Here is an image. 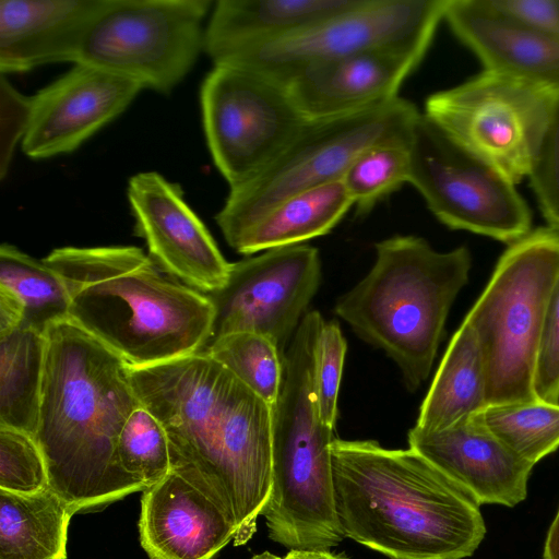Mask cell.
Segmentation results:
<instances>
[{
	"label": "cell",
	"mask_w": 559,
	"mask_h": 559,
	"mask_svg": "<svg viewBox=\"0 0 559 559\" xmlns=\"http://www.w3.org/2000/svg\"><path fill=\"white\" fill-rule=\"evenodd\" d=\"M140 403L163 426L170 472L235 524V545L255 532L272 488V406L204 350L130 368Z\"/></svg>",
	"instance_id": "cell-1"
},
{
	"label": "cell",
	"mask_w": 559,
	"mask_h": 559,
	"mask_svg": "<svg viewBox=\"0 0 559 559\" xmlns=\"http://www.w3.org/2000/svg\"><path fill=\"white\" fill-rule=\"evenodd\" d=\"M34 439L48 488L73 513L103 509L146 488L117 460L119 435L141 405L130 367L70 319L50 325Z\"/></svg>",
	"instance_id": "cell-2"
},
{
	"label": "cell",
	"mask_w": 559,
	"mask_h": 559,
	"mask_svg": "<svg viewBox=\"0 0 559 559\" xmlns=\"http://www.w3.org/2000/svg\"><path fill=\"white\" fill-rule=\"evenodd\" d=\"M331 457L345 538L391 559H464L483 542L480 504L415 450L334 438Z\"/></svg>",
	"instance_id": "cell-3"
},
{
	"label": "cell",
	"mask_w": 559,
	"mask_h": 559,
	"mask_svg": "<svg viewBox=\"0 0 559 559\" xmlns=\"http://www.w3.org/2000/svg\"><path fill=\"white\" fill-rule=\"evenodd\" d=\"M43 261L62 278L69 318L130 368L202 352L214 306L133 246L62 247Z\"/></svg>",
	"instance_id": "cell-4"
},
{
	"label": "cell",
	"mask_w": 559,
	"mask_h": 559,
	"mask_svg": "<svg viewBox=\"0 0 559 559\" xmlns=\"http://www.w3.org/2000/svg\"><path fill=\"white\" fill-rule=\"evenodd\" d=\"M469 250H435L417 236L376 243L368 274L341 296L334 312L366 343L382 349L415 391L428 378L450 308L467 284Z\"/></svg>",
	"instance_id": "cell-5"
},
{
	"label": "cell",
	"mask_w": 559,
	"mask_h": 559,
	"mask_svg": "<svg viewBox=\"0 0 559 559\" xmlns=\"http://www.w3.org/2000/svg\"><path fill=\"white\" fill-rule=\"evenodd\" d=\"M323 323L318 311L302 318L283 356L272 406V488L261 515L269 537L289 550H329L345 538L334 503V430L320 420L314 383Z\"/></svg>",
	"instance_id": "cell-6"
},
{
	"label": "cell",
	"mask_w": 559,
	"mask_h": 559,
	"mask_svg": "<svg viewBox=\"0 0 559 559\" xmlns=\"http://www.w3.org/2000/svg\"><path fill=\"white\" fill-rule=\"evenodd\" d=\"M558 275L559 231L533 229L509 245L466 314L485 361L487 406L538 399L536 365Z\"/></svg>",
	"instance_id": "cell-7"
},
{
	"label": "cell",
	"mask_w": 559,
	"mask_h": 559,
	"mask_svg": "<svg viewBox=\"0 0 559 559\" xmlns=\"http://www.w3.org/2000/svg\"><path fill=\"white\" fill-rule=\"evenodd\" d=\"M420 112L397 96L340 117L307 120L257 175L229 188L216 223L227 242L271 207L296 193L341 181L354 159L384 142H411Z\"/></svg>",
	"instance_id": "cell-8"
},
{
	"label": "cell",
	"mask_w": 559,
	"mask_h": 559,
	"mask_svg": "<svg viewBox=\"0 0 559 559\" xmlns=\"http://www.w3.org/2000/svg\"><path fill=\"white\" fill-rule=\"evenodd\" d=\"M210 0H107L87 27L76 63L169 93L204 49Z\"/></svg>",
	"instance_id": "cell-9"
},
{
	"label": "cell",
	"mask_w": 559,
	"mask_h": 559,
	"mask_svg": "<svg viewBox=\"0 0 559 559\" xmlns=\"http://www.w3.org/2000/svg\"><path fill=\"white\" fill-rule=\"evenodd\" d=\"M559 92L489 71L431 94L425 115L512 183L530 177Z\"/></svg>",
	"instance_id": "cell-10"
},
{
	"label": "cell",
	"mask_w": 559,
	"mask_h": 559,
	"mask_svg": "<svg viewBox=\"0 0 559 559\" xmlns=\"http://www.w3.org/2000/svg\"><path fill=\"white\" fill-rule=\"evenodd\" d=\"M449 0H358L275 40L230 52L214 64L261 72L285 85L304 68L374 49L426 53Z\"/></svg>",
	"instance_id": "cell-11"
},
{
	"label": "cell",
	"mask_w": 559,
	"mask_h": 559,
	"mask_svg": "<svg viewBox=\"0 0 559 559\" xmlns=\"http://www.w3.org/2000/svg\"><path fill=\"white\" fill-rule=\"evenodd\" d=\"M409 151V183L447 227L508 245L532 230L530 207L515 185L425 114L415 122Z\"/></svg>",
	"instance_id": "cell-12"
},
{
	"label": "cell",
	"mask_w": 559,
	"mask_h": 559,
	"mask_svg": "<svg viewBox=\"0 0 559 559\" xmlns=\"http://www.w3.org/2000/svg\"><path fill=\"white\" fill-rule=\"evenodd\" d=\"M212 158L229 188L261 171L307 119L286 85L251 69L214 64L201 87Z\"/></svg>",
	"instance_id": "cell-13"
},
{
	"label": "cell",
	"mask_w": 559,
	"mask_h": 559,
	"mask_svg": "<svg viewBox=\"0 0 559 559\" xmlns=\"http://www.w3.org/2000/svg\"><path fill=\"white\" fill-rule=\"evenodd\" d=\"M320 281L319 251L308 245L274 248L231 263L225 286L207 294L215 311L212 338L258 333L272 338L284 355Z\"/></svg>",
	"instance_id": "cell-14"
},
{
	"label": "cell",
	"mask_w": 559,
	"mask_h": 559,
	"mask_svg": "<svg viewBox=\"0 0 559 559\" xmlns=\"http://www.w3.org/2000/svg\"><path fill=\"white\" fill-rule=\"evenodd\" d=\"M127 194L135 231L164 272L206 295L225 286L231 263L177 185L154 171L139 173L129 180Z\"/></svg>",
	"instance_id": "cell-15"
},
{
	"label": "cell",
	"mask_w": 559,
	"mask_h": 559,
	"mask_svg": "<svg viewBox=\"0 0 559 559\" xmlns=\"http://www.w3.org/2000/svg\"><path fill=\"white\" fill-rule=\"evenodd\" d=\"M142 87L124 78L76 63L31 97L23 152L44 159L75 151L122 114Z\"/></svg>",
	"instance_id": "cell-16"
},
{
	"label": "cell",
	"mask_w": 559,
	"mask_h": 559,
	"mask_svg": "<svg viewBox=\"0 0 559 559\" xmlns=\"http://www.w3.org/2000/svg\"><path fill=\"white\" fill-rule=\"evenodd\" d=\"M409 448L479 504L514 507L525 500L534 465L509 450L484 425L480 413L430 433L413 428Z\"/></svg>",
	"instance_id": "cell-17"
},
{
	"label": "cell",
	"mask_w": 559,
	"mask_h": 559,
	"mask_svg": "<svg viewBox=\"0 0 559 559\" xmlns=\"http://www.w3.org/2000/svg\"><path fill=\"white\" fill-rule=\"evenodd\" d=\"M425 55L405 49L364 51L308 66L285 85L307 120L340 117L397 97Z\"/></svg>",
	"instance_id": "cell-18"
},
{
	"label": "cell",
	"mask_w": 559,
	"mask_h": 559,
	"mask_svg": "<svg viewBox=\"0 0 559 559\" xmlns=\"http://www.w3.org/2000/svg\"><path fill=\"white\" fill-rule=\"evenodd\" d=\"M142 492L140 542L150 559H213L236 536L231 520L173 472Z\"/></svg>",
	"instance_id": "cell-19"
},
{
	"label": "cell",
	"mask_w": 559,
	"mask_h": 559,
	"mask_svg": "<svg viewBox=\"0 0 559 559\" xmlns=\"http://www.w3.org/2000/svg\"><path fill=\"white\" fill-rule=\"evenodd\" d=\"M444 20L485 71L559 92V41L492 10L484 0H449Z\"/></svg>",
	"instance_id": "cell-20"
},
{
	"label": "cell",
	"mask_w": 559,
	"mask_h": 559,
	"mask_svg": "<svg viewBox=\"0 0 559 559\" xmlns=\"http://www.w3.org/2000/svg\"><path fill=\"white\" fill-rule=\"evenodd\" d=\"M107 0H1L0 70L21 73L75 62L81 40Z\"/></svg>",
	"instance_id": "cell-21"
},
{
	"label": "cell",
	"mask_w": 559,
	"mask_h": 559,
	"mask_svg": "<svg viewBox=\"0 0 559 559\" xmlns=\"http://www.w3.org/2000/svg\"><path fill=\"white\" fill-rule=\"evenodd\" d=\"M358 0H218L205 27L212 61L275 40L353 7Z\"/></svg>",
	"instance_id": "cell-22"
},
{
	"label": "cell",
	"mask_w": 559,
	"mask_h": 559,
	"mask_svg": "<svg viewBox=\"0 0 559 559\" xmlns=\"http://www.w3.org/2000/svg\"><path fill=\"white\" fill-rule=\"evenodd\" d=\"M353 202L336 181L290 195L227 242L242 254L300 245L330 233Z\"/></svg>",
	"instance_id": "cell-23"
},
{
	"label": "cell",
	"mask_w": 559,
	"mask_h": 559,
	"mask_svg": "<svg viewBox=\"0 0 559 559\" xmlns=\"http://www.w3.org/2000/svg\"><path fill=\"white\" fill-rule=\"evenodd\" d=\"M486 406L485 361L475 332L464 320L449 343L413 429L435 432Z\"/></svg>",
	"instance_id": "cell-24"
},
{
	"label": "cell",
	"mask_w": 559,
	"mask_h": 559,
	"mask_svg": "<svg viewBox=\"0 0 559 559\" xmlns=\"http://www.w3.org/2000/svg\"><path fill=\"white\" fill-rule=\"evenodd\" d=\"M73 514L49 488L29 495L0 490V559H66Z\"/></svg>",
	"instance_id": "cell-25"
},
{
	"label": "cell",
	"mask_w": 559,
	"mask_h": 559,
	"mask_svg": "<svg viewBox=\"0 0 559 559\" xmlns=\"http://www.w3.org/2000/svg\"><path fill=\"white\" fill-rule=\"evenodd\" d=\"M46 334L27 326L0 334V426L34 437L39 413Z\"/></svg>",
	"instance_id": "cell-26"
},
{
	"label": "cell",
	"mask_w": 559,
	"mask_h": 559,
	"mask_svg": "<svg viewBox=\"0 0 559 559\" xmlns=\"http://www.w3.org/2000/svg\"><path fill=\"white\" fill-rule=\"evenodd\" d=\"M0 287L23 305L24 326L45 333L50 325L70 319V298L59 274L9 243L0 247Z\"/></svg>",
	"instance_id": "cell-27"
},
{
	"label": "cell",
	"mask_w": 559,
	"mask_h": 559,
	"mask_svg": "<svg viewBox=\"0 0 559 559\" xmlns=\"http://www.w3.org/2000/svg\"><path fill=\"white\" fill-rule=\"evenodd\" d=\"M480 418L509 450L533 465L559 448V403L536 399L493 404Z\"/></svg>",
	"instance_id": "cell-28"
},
{
	"label": "cell",
	"mask_w": 559,
	"mask_h": 559,
	"mask_svg": "<svg viewBox=\"0 0 559 559\" xmlns=\"http://www.w3.org/2000/svg\"><path fill=\"white\" fill-rule=\"evenodd\" d=\"M273 406L283 381V354L275 342L252 332L212 338L204 350Z\"/></svg>",
	"instance_id": "cell-29"
},
{
	"label": "cell",
	"mask_w": 559,
	"mask_h": 559,
	"mask_svg": "<svg viewBox=\"0 0 559 559\" xmlns=\"http://www.w3.org/2000/svg\"><path fill=\"white\" fill-rule=\"evenodd\" d=\"M411 142H384L361 152L349 165L344 185L357 215L368 214L377 203L409 183Z\"/></svg>",
	"instance_id": "cell-30"
},
{
	"label": "cell",
	"mask_w": 559,
	"mask_h": 559,
	"mask_svg": "<svg viewBox=\"0 0 559 559\" xmlns=\"http://www.w3.org/2000/svg\"><path fill=\"white\" fill-rule=\"evenodd\" d=\"M116 453L121 469L145 488L170 473L166 432L142 404L128 417L119 435Z\"/></svg>",
	"instance_id": "cell-31"
},
{
	"label": "cell",
	"mask_w": 559,
	"mask_h": 559,
	"mask_svg": "<svg viewBox=\"0 0 559 559\" xmlns=\"http://www.w3.org/2000/svg\"><path fill=\"white\" fill-rule=\"evenodd\" d=\"M48 486L47 464L34 437L0 426V490L29 495Z\"/></svg>",
	"instance_id": "cell-32"
},
{
	"label": "cell",
	"mask_w": 559,
	"mask_h": 559,
	"mask_svg": "<svg viewBox=\"0 0 559 559\" xmlns=\"http://www.w3.org/2000/svg\"><path fill=\"white\" fill-rule=\"evenodd\" d=\"M346 354V341L336 321L323 323L316 357V393L321 423L334 430L337 397Z\"/></svg>",
	"instance_id": "cell-33"
},
{
	"label": "cell",
	"mask_w": 559,
	"mask_h": 559,
	"mask_svg": "<svg viewBox=\"0 0 559 559\" xmlns=\"http://www.w3.org/2000/svg\"><path fill=\"white\" fill-rule=\"evenodd\" d=\"M528 178L543 216L559 231V96Z\"/></svg>",
	"instance_id": "cell-34"
},
{
	"label": "cell",
	"mask_w": 559,
	"mask_h": 559,
	"mask_svg": "<svg viewBox=\"0 0 559 559\" xmlns=\"http://www.w3.org/2000/svg\"><path fill=\"white\" fill-rule=\"evenodd\" d=\"M534 390L539 400L559 403V275L546 309Z\"/></svg>",
	"instance_id": "cell-35"
},
{
	"label": "cell",
	"mask_w": 559,
	"mask_h": 559,
	"mask_svg": "<svg viewBox=\"0 0 559 559\" xmlns=\"http://www.w3.org/2000/svg\"><path fill=\"white\" fill-rule=\"evenodd\" d=\"M492 10L559 41V0H484Z\"/></svg>",
	"instance_id": "cell-36"
},
{
	"label": "cell",
	"mask_w": 559,
	"mask_h": 559,
	"mask_svg": "<svg viewBox=\"0 0 559 559\" xmlns=\"http://www.w3.org/2000/svg\"><path fill=\"white\" fill-rule=\"evenodd\" d=\"M1 177L5 175L9 160L19 139L24 138L27 129L31 98H27L13 88L4 79H1Z\"/></svg>",
	"instance_id": "cell-37"
},
{
	"label": "cell",
	"mask_w": 559,
	"mask_h": 559,
	"mask_svg": "<svg viewBox=\"0 0 559 559\" xmlns=\"http://www.w3.org/2000/svg\"><path fill=\"white\" fill-rule=\"evenodd\" d=\"M23 324V305L11 292L0 287V334L13 331Z\"/></svg>",
	"instance_id": "cell-38"
},
{
	"label": "cell",
	"mask_w": 559,
	"mask_h": 559,
	"mask_svg": "<svg viewBox=\"0 0 559 559\" xmlns=\"http://www.w3.org/2000/svg\"><path fill=\"white\" fill-rule=\"evenodd\" d=\"M252 559H346L343 556L332 554L329 550H301L292 549L284 557H277L270 552L254 556Z\"/></svg>",
	"instance_id": "cell-39"
},
{
	"label": "cell",
	"mask_w": 559,
	"mask_h": 559,
	"mask_svg": "<svg viewBox=\"0 0 559 559\" xmlns=\"http://www.w3.org/2000/svg\"><path fill=\"white\" fill-rule=\"evenodd\" d=\"M543 559H559V508L547 532Z\"/></svg>",
	"instance_id": "cell-40"
}]
</instances>
